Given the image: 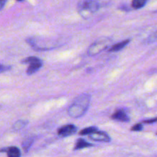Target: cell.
I'll list each match as a JSON object with an SVG mask.
<instances>
[{
	"mask_svg": "<svg viewBox=\"0 0 157 157\" xmlns=\"http://www.w3.org/2000/svg\"><path fill=\"white\" fill-rule=\"evenodd\" d=\"M90 103V96L89 94H81L73 101L68 107L67 113L73 118H78L84 116L87 112Z\"/></svg>",
	"mask_w": 157,
	"mask_h": 157,
	"instance_id": "obj_1",
	"label": "cell"
},
{
	"mask_svg": "<svg viewBox=\"0 0 157 157\" xmlns=\"http://www.w3.org/2000/svg\"><path fill=\"white\" fill-rule=\"evenodd\" d=\"M99 8L100 4L97 0H83L78 4V12L82 18H89Z\"/></svg>",
	"mask_w": 157,
	"mask_h": 157,
	"instance_id": "obj_2",
	"label": "cell"
},
{
	"mask_svg": "<svg viewBox=\"0 0 157 157\" xmlns=\"http://www.w3.org/2000/svg\"><path fill=\"white\" fill-rule=\"evenodd\" d=\"M111 41L112 40L108 38H103L98 40L89 47L88 50H87V54L90 56H94V55H98L100 52L108 48Z\"/></svg>",
	"mask_w": 157,
	"mask_h": 157,
	"instance_id": "obj_3",
	"label": "cell"
},
{
	"mask_svg": "<svg viewBox=\"0 0 157 157\" xmlns=\"http://www.w3.org/2000/svg\"><path fill=\"white\" fill-rule=\"evenodd\" d=\"M22 63L24 64H29V67L27 68L26 73L29 75H32L38 71L42 67V61L41 59L36 57H29L23 60Z\"/></svg>",
	"mask_w": 157,
	"mask_h": 157,
	"instance_id": "obj_4",
	"label": "cell"
},
{
	"mask_svg": "<svg viewBox=\"0 0 157 157\" xmlns=\"http://www.w3.org/2000/svg\"><path fill=\"white\" fill-rule=\"evenodd\" d=\"M77 130H78V129H77V127L75 125L69 124V125L64 126L61 128H60L58 130V133L60 137H67V136L75 134L77 132Z\"/></svg>",
	"mask_w": 157,
	"mask_h": 157,
	"instance_id": "obj_5",
	"label": "cell"
},
{
	"mask_svg": "<svg viewBox=\"0 0 157 157\" xmlns=\"http://www.w3.org/2000/svg\"><path fill=\"white\" fill-rule=\"evenodd\" d=\"M89 138L92 140L98 141V142H104V143H108L110 141V138L108 135L104 132L97 131L94 132L91 134L88 135Z\"/></svg>",
	"mask_w": 157,
	"mask_h": 157,
	"instance_id": "obj_6",
	"label": "cell"
},
{
	"mask_svg": "<svg viewBox=\"0 0 157 157\" xmlns=\"http://www.w3.org/2000/svg\"><path fill=\"white\" fill-rule=\"evenodd\" d=\"M112 119L117 121H122V122H129L130 117H129L127 112L124 109H120L117 110L113 115Z\"/></svg>",
	"mask_w": 157,
	"mask_h": 157,
	"instance_id": "obj_7",
	"label": "cell"
},
{
	"mask_svg": "<svg viewBox=\"0 0 157 157\" xmlns=\"http://www.w3.org/2000/svg\"><path fill=\"white\" fill-rule=\"evenodd\" d=\"M0 152H6L7 156L9 157H19L21 156V152L18 148L15 147H11L9 148L2 149Z\"/></svg>",
	"mask_w": 157,
	"mask_h": 157,
	"instance_id": "obj_8",
	"label": "cell"
},
{
	"mask_svg": "<svg viewBox=\"0 0 157 157\" xmlns=\"http://www.w3.org/2000/svg\"><path fill=\"white\" fill-rule=\"evenodd\" d=\"M130 41V39H127L124 40V41H121V42H118L117 44H113V46L109 48V52H119V51L122 50L123 48L126 47V45L129 44V42Z\"/></svg>",
	"mask_w": 157,
	"mask_h": 157,
	"instance_id": "obj_9",
	"label": "cell"
},
{
	"mask_svg": "<svg viewBox=\"0 0 157 157\" xmlns=\"http://www.w3.org/2000/svg\"><path fill=\"white\" fill-rule=\"evenodd\" d=\"M92 144H90V143L87 142L85 140H83V139H79L77 143L75 144V150H81V149H84V148H87V147H91Z\"/></svg>",
	"mask_w": 157,
	"mask_h": 157,
	"instance_id": "obj_10",
	"label": "cell"
},
{
	"mask_svg": "<svg viewBox=\"0 0 157 157\" xmlns=\"http://www.w3.org/2000/svg\"><path fill=\"white\" fill-rule=\"evenodd\" d=\"M147 0H133L132 2V6L133 9H139L144 7L147 3Z\"/></svg>",
	"mask_w": 157,
	"mask_h": 157,
	"instance_id": "obj_11",
	"label": "cell"
},
{
	"mask_svg": "<svg viewBox=\"0 0 157 157\" xmlns=\"http://www.w3.org/2000/svg\"><path fill=\"white\" fill-rule=\"evenodd\" d=\"M28 124V121H18L15 123L13 125V130H19L21 129H22L23 127H25Z\"/></svg>",
	"mask_w": 157,
	"mask_h": 157,
	"instance_id": "obj_12",
	"label": "cell"
},
{
	"mask_svg": "<svg viewBox=\"0 0 157 157\" xmlns=\"http://www.w3.org/2000/svg\"><path fill=\"white\" fill-rule=\"evenodd\" d=\"M98 130V128L97 127H87V128L86 129H84V130H81V132H80V135H90L91 134V133H93L94 132L97 131Z\"/></svg>",
	"mask_w": 157,
	"mask_h": 157,
	"instance_id": "obj_13",
	"label": "cell"
},
{
	"mask_svg": "<svg viewBox=\"0 0 157 157\" xmlns=\"http://www.w3.org/2000/svg\"><path fill=\"white\" fill-rule=\"evenodd\" d=\"M32 142H33V140H32V138H29V139L25 140L22 143V148L24 149V150L25 153H27L28 150H29V148H30Z\"/></svg>",
	"mask_w": 157,
	"mask_h": 157,
	"instance_id": "obj_14",
	"label": "cell"
},
{
	"mask_svg": "<svg viewBox=\"0 0 157 157\" xmlns=\"http://www.w3.org/2000/svg\"><path fill=\"white\" fill-rule=\"evenodd\" d=\"M143 130V125L141 124H137L133 126L131 128V130L133 131H140Z\"/></svg>",
	"mask_w": 157,
	"mask_h": 157,
	"instance_id": "obj_15",
	"label": "cell"
},
{
	"mask_svg": "<svg viewBox=\"0 0 157 157\" xmlns=\"http://www.w3.org/2000/svg\"><path fill=\"white\" fill-rule=\"evenodd\" d=\"M10 69L11 67H9V66H6L4 65V64H0V74L3 73V72L5 71H7L10 70Z\"/></svg>",
	"mask_w": 157,
	"mask_h": 157,
	"instance_id": "obj_16",
	"label": "cell"
},
{
	"mask_svg": "<svg viewBox=\"0 0 157 157\" xmlns=\"http://www.w3.org/2000/svg\"><path fill=\"white\" fill-rule=\"evenodd\" d=\"M157 122V118H153V119H150L147 120V121H144V124H153V123Z\"/></svg>",
	"mask_w": 157,
	"mask_h": 157,
	"instance_id": "obj_17",
	"label": "cell"
},
{
	"mask_svg": "<svg viewBox=\"0 0 157 157\" xmlns=\"http://www.w3.org/2000/svg\"><path fill=\"white\" fill-rule=\"evenodd\" d=\"M6 1H7V0H0V10H2V9L4 8L5 5H6Z\"/></svg>",
	"mask_w": 157,
	"mask_h": 157,
	"instance_id": "obj_18",
	"label": "cell"
},
{
	"mask_svg": "<svg viewBox=\"0 0 157 157\" xmlns=\"http://www.w3.org/2000/svg\"><path fill=\"white\" fill-rule=\"evenodd\" d=\"M17 1H18V2H21V1H23V0H17Z\"/></svg>",
	"mask_w": 157,
	"mask_h": 157,
	"instance_id": "obj_19",
	"label": "cell"
},
{
	"mask_svg": "<svg viewBox=\"0 0 157 157\" xmlns=\"http://www.w3.org/2000/svg\"><path fill=\"white\" fill-rule=\"evenodd\" d=\"M156 134H157V133H156Z\"/></svg>",
	"mask_w": 157,
	"mask_h": 157,
	"instance_id": "obj_20",
	"label": "cell"
}]
</instances>
